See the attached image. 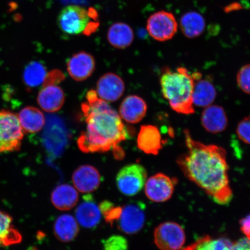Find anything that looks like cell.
<instances>
[{
    "mask_svg": "<svg viewBox=\"0 0 250 250\" xmlns=\"http://www.w3.org/2000/svg\"><path fill=\"white\" fill-rule=\"evenodd\" d=\"M90 14L85 8L68 5L62 9L58 17V24L62 32L69 35L86 33L90 24Z\"/></svg>",
    "mask_w": 250,
    "mask_h": 250,
    "instance_id": "5b68a950",
    "label": "cell"
},
{
    "mask_svg": "<svg viewBox=\"0 0 250 250\" xmlns=\"http://www.w3.org/2000/svg\"><path fill=\"white\" fill-rule=\"evenodd\" d=\"M240 229L247 238L250 239V214L240 220Z\"/></svg>",
    "mask_w": 250,
    "mask_h": 250,
    "instance_id": "d6a6232c",
    "label": "cell"
},
{
    "mask_svg": "<svg viewBox=\"0 0 250 250\" xmlns=\"http://www.w3.org/2000/svg\"><path fill=\"white\" fill-rule=\"evenodd\" d=\"M83 199L76 208V220L81 226L87 229H93L101 222L102 213L99 206L94 202L91 196H84Z\"/></svg>",
    "mask_w": 250,
    "mask_h": 250,
    "instance_id": "ac0fdd59",
    "label": "cell"
},
{
    "mask_svg": "<svg viewBox=\"0 0 250 250\" xmlns=\"http://www.w3.org/2000/svg\"><path fill=\"white\" fill-rule=\"evenodd\" d=\"M233 250H250V239L246 237L233 243Z\"/></svg>",
    "mask_w": 250,
    "mask_h": 250,
    "instance_id": "836d02e7",
    "label": "cell"
},
{
    "mask_svg": "<svg viewBox=\"0 0 250 250\" xmlns=\"http://www.w3.org/2000/svg\"><path fill=\"white\" fill-rule=\"evenodd\" d=\"M63 90L58 85L43 86L37 96V102L43 111L48 112H58L65 102Z\"/></svg>",
    "mask_w": 250,
    "mask_h": 250,
    "instance_id": "d6986e66",
    "label": "cell"
},
{
    "mask_svg": "<svg viewBox=\"0 0 250 250\" xmlns=\"http://www.w3.org/2000/svg\"><path fill=\"white\" fill-rule=\"evenodd\" d=\"M233 243L226 238L206 236L182 250H233Z\"/></svg>",
    "mask_w": 250,
    "mask_h": 250,
    "instance_id": "4316f807",
    "label": "cell"
},
{
    "mask_svg": "<svg viewBox=\"0 0 250 250\" xmlns=\"http://www.w3.org/2000/svg\"><path fill=\"white\" fill-rule=\"evenodd\" d=\"M10 215L0 211V247H7L20 243L22 237L12 224Z\"/></svg>",
    "mask_w": 250,
    "mask_h": 250,
    "instance_id": "cb8c5ba5",
    "label": "cell"
},
{
    "mask_svg": "<svg viewBox=\"0 0 250 250\" xmlns=\"http://www.w3.org/2000/svg\"><path fill=\"white\" fill-rule=\"evenodd\" d=\"M107 40L115 48L124 49L132 45L134 39L133 30L123 22L112 24L107 31Z\"/></svg>",
    "mask_w": 250,
    "mask_h": 250,
    "instance_id": "44dd1931",
    "label": "cell"
},
{
    "mask_svg": "<svg viewBox=\"0 0 250 250\" xmlns=\"http://www.w3.org/2000/svg\"><path fill=\"white\" fill-rule=\"evenodd\" d=\"M55 235L59 241L70 242L73 241L79 233L80 228L76 218L70 214L60 215L54 224Z\"/></svg>",
    "mask_w": 250,
    "mask_h": 250,
    "instance_id": "7402d4cb",
    "label": "cell"
},
{
    "mask_svg": "<svg viewBox=\"0 0 250 250\" xmlns=\"http://www.w3.org/2000/svg\"><path fill=\"white\" fill-rule=\"evenodd\" d=\"M145 207L143 203H129L123 208L118 221V228L122 232L133 234L139 232L145 226Z\"/></svg>",
    "mask_w": 250,
    "mask_h": 250,
    "instance_id": "30bf717a",
    "label": "cell"
},
{
    "mask_svg": "<svg viewBox=\"0 0 250 250\" xmlns=\"http://www.w3.org/2000/svg\"><path fill=\"white\" fill-rule=\"evenodd\" d=\"M178 24L170 12L161 11L150 16L146 21V30L149 36L160 42L170 40L176 34Z\"/></svg>",
    "mask_w": 250,
    "mask_h": 250,
    "instance_id": "ba28073f",
    "label": "cell"
},
{
    "mask_svg": "<svg viewBox=\"0 0 250 250\" xmlns=\"http://www.w3.org/2000/svg\"><path fill=\"white\" fill-rule=\"evenodd\" d=\"M147 112V104L145 100L137 95H129L122 102L120 114L124 120L129 124H137L142 121Z\"/></svg>",
    "mask_w": 250,
    "mask_h": 250,
    "instance_id": "e0dca14e",
    "label": "cell"
},
{
    "mask_svg": "<svg viewBox=\"0 0 250 250\" xmlns=\"http://www.w3.org/2000/svg\"><path fill=\"white\" fill-rule=\"evenodd\" d=\"M137 143L141 151L148 155H157L163 146L160 131L151 125L141 126Z\"/></svg>",
    "mask_w": 250,
    "mask_h": 250,
    "instance_id": "9a60e30c",
    "label": "cell"
},
{
    "mask_svg": "<svg viewBox=\"0 0 250 250\" xmlns=\"http://www.w3.org/2000/svg\"><path fill=\"white\" fill-rule=\"evenodd\" d=\"M47 74L46 68L42 62L33 61L30 62L23 73V81L29 88H35L44 82Z\"/></svg>",
    "mask_w": 250,
    "mask_h": 250,
    "instance_id": "484cf974",
    "label": "cell"
},
{
    "mask_svg": "<svg viewBox=\"0 0 250 250\" xmlns=\"http://www.w3.org/2000/svg\"><path fill=\"white\" fill-rule=\"evenodd\" d=\"M177 180L163 173L150 177L145 184V193L152 202L162 203L168 201L173 196Z\"/></svg>",
    "mask_w": 250,
    "mask_h": 250,
    "instance_id": "9c48e42d",
    "label": "cell"
},
{
    "mask_svg": "<svg viewBox=\"0 0 250 250\" xmlns=\"http://www.w3.org/2000/svg\"><path fill=\"white\" fill-rule=\"evenodd\" d=\"M154 242L161 250H180L186 242L185 231L174 222H165L156 227Z\"/></svg>",
    "mask_w": 250,
    "mask_h": 250,
    "instance_id": "52a82bcc",
    "label": "cell"
},
{
    "mask_svg": "<svg viewBox=\"0 0 250 250\" xmlns=\"http://www.w3.org/2000/svg\"><path fill=\"white\" fill-rule=\"evenodd\" d=\"M206 26L204 18L196 12H189L181 17L180 27L184 35L195 39L201 35Z\"/></svg>",
    "mask_w": 250,
    "mask_h": 250,
    "instance_id": "d4e9b609",
    "label": "cell"
},
{
    "mask_svg": "<svg viewBox=\"0 0 250 250\" xmlns=\"http://www.w3.org/2000/svg\"><path fill=\"white\" fill-rule=\"evenodd\" d=\"M102 215L107 223L112 226L115 221L120 218L123 208L115 206L113 203L108 201H103L99 205Z\"/></svg>",
    "mask_w": 250,
    "mask_h": 250,
    "instance_id": "83f0119b",
    "label": "cell"
},
{
    "mask_svg": "<svg viewBox=\"0 0 250 250\" xmlns=\"http://www.w3.org/2000/svg\"><path fill=\"white\" fill-rule=\"evenodd\" d=\"M72 180L76 189L82 193H90L98 188L101 183L99 171L93 166H81L74 171Z\"/></svg>",
    "mask_w": 250,
    "mask_h": 250,
    "instance_id": "5bb4252c",
    "label": "cell"
},
{
    "mask_svg": "<svg viewBox=\"0 0 250 250\" xmlns=\"http://www.w3.org/2000/svg\"><path fill=\"white\" fill-rule=\"evenodd\" d=\"M65 75L58 69L53 70L47 73L43 86L57 85L65 80Z\"/></svg>",
    "mask_w": 250,
    "mask_h": 250,
    "instance_id": "1f68e13d",
    "label": "cell"
},
{
    "mask_svg": "<svg viewBox=\"0 0 250 250\" xmlns=\"http://www.w3.org/2000/svg\"><path fill=\"white\" fill-rule=\"evenodd\" d=\"M184 134L187 152L177 160L181 170L218 204H227L232 199V192L226 150L193 140L188 129L184 130Z\"/></svg>",
    "mask_w": 250,
    "mask_h": 250,
    "instance_id": "6da1fadb",
    "label": "cell"
},
{
    "mask_svg": "<svg viewBox=\"0 0 250 250\" xmlns=\"http://www.w3.org/2000/svg\"><path fill=\"white\" fill-rule=\"evenodd\" d=\"M96 88L99 98L111 103L118 101L123 96L125 86L124 81L117 74L108 73L99 78Z\"/></svg>",
    "mask_w": 250,
    "mask_h": 250,
    "instance_id": "4fadbf2b",
    "label": "cell"
},
{
    "mask_svg": "<svg viewBox=\"0 0 250 250\" xmlns=\"http://www.w3.org/2000/svg\"><path fill=\"white\" fill-rule=\"evenodd\" d=\"M201 123L203 128L208 133L223 132L226 130L228 125L226 111L220 105H209L202 112Z\"/></svg>",
    "mask_w": 250,
    "mask_h": 250,
    "instance_id": "2e32d148",
    "label": "cell"
},
{
    "mask_svg": "<svg viewBox=\"0 0 250 250\" xmlns=\"http://www.w3.org/2000/svg\"><path fill=\"white\" fill-rule=\"evenodd\" d=\"M193 79V103L199 107L211 105L217 97V90L208 78H203L199 72L192 74Z\"/></svg>",
    "mask_w": 250,
    "mask_h": 250,
    "instance_id": "7c38bea8",
    "label": "cell"
},
{
    "mask_svg": "<svg viewBox=\"0 0 250 250\" xmlns=\"http://www.w3.org/2000/svg\"><path fill=\"white\" fill-rule=\"evenodd\" d=\"M18 118L23 130L27 133L39 132L45 125L44 115L36 107L23 108L19 114Z\"/></svg>",
    "mask_w": 250,
    "mask_h": 250,
    "instance_id": "603a6c76",
    "label": "cell"
},
{
    "mask_svg": "<svg viewBox=\"0 0 250 250\" xmlns=\"http://www.w3.org/2000/svg\"><path fill=\"white\" fill-rule=\"evenodd\" d=\"M79 195L76 188L69 184H61L56 187L51 194V202L61 211H68L76 206Z\"/></svg>",
    "mask_w": 250,
    "mask_h": 250,
    "instance_id": "ffe728a7",
    "label": "cell"
},
{
    "mask_svg": "<svg viewBox=\"0 0 250 250\" xmlns=\"http://www.w3.org/2000/svg\"><path fill=\"white\" fill-rule=\"evenodd\" d=\"M96 62L93 56L85 51L76 53L67 62V70L70 77L78 82L89 78L95 70Z\"/></svg>",
    "mask_w": 250,
    "mask_h": 250,
    "instance_id": "8fae6325",
    "label": "cell"
},
{
    "mask_svg": "<svg viewBox=\"0 0 250 250\" xmlns=\"http://www.w3.org/2000/svg\"><path fill=\"white\" fill-rule=\"evenodd\" d=\"M160 85L162 95L173 111L183 115L195 113L193 79L186 68L181 67L174 71L165 67L162 70Z\"/></svg>",
    "mask_w": 250,
    "mask_h": 250,
    "instance_id": "3957f363",
    "label": "cell"
},
{
    "mask_svg": "<svg viewBox=\"0 0 250 250\" xmlns=\"http://www.w3.org/2000/svg\"><path fill=\"white\" fill-rule=\"evenodd\" d=\"M17 114L8 111H0V152L17 151L24 137Z\"/></svg>",
    "mask_w": 250,
    "mask_h": 250,
    "instance_id": "277c9868",
    "label": "cell"
},
{
    "mask_svg": "<svg viewBox=\"0 0 250 250\" xmlns=\"http://www.w3.org/2000/svg\"><path fill=\"white\" fill-rule=\"evenodd\" d=\"M237 83L243 92L250 95V64L244 65L237 74Z\"/></svg>",
    "mask_w": 250,
    "mask_h": 250,
    "instance_id": "f546056e",
    "label": "cell"
},
{
    "mask_svg": "<svg viewBox=\"0 0 250 250\" xmlns=\"http://www.w3.org/2000/svg\"><path fill=\"white\" fill-rule=\"evenodd\" d=\"M104 250H128L127 240L121 235H112L103 240Z\"/></svg>",
    "mask_w": 250,
    "mask_h": 250,
    "instance_id": "f1b7e54d",
    "label": "cell"
},
{
    "mask_svg": "<svg viewBox=\"0 0 250 250\" xmlns=\"http://www.w3.org/2000/svg\"><path fill=\"white\" fill-rule=\"evenodd\" d=\"M147 173L142 165H127L119 171L116 177L117 186L124 195L133 196L143 189Z\"/></svg>",
    "mask_w": 250,
    "mask_h": 250,
    "instance_id": "8992f818",
    "label": "cell"
},
{
    "mask_svg": "<svg viewBox=\"0 0 250 250\" xmlns=\"http://www.w3.org/2000/svg\"><path fill=\"white\" fill-rule=\"evenodd\" d=\"M81 108L86 118V131L81 133L78 146L84 153L105 152L126 140V127L120 115L95 90L86 94Z\"/></svg>",
    "mask_w": 250,
    "mask_h": 250,
    "instance_id": "7a4b0ae2",
    "label": "cell"
},
{
    "mask_svg": "<svg viewBox=\"0 0 250 250\" xmlns=\"http://www.w3.org/2000/svg\"><path fill=\"white\" fill-rule=\"evenodd\" d=\"M236 133L243 143L250 145V116L240 121L236 128Z\"/></svg>",
    "mask_w": 250,
    "mask_h": 250,
    "instance_id": "4dcf8cb0",
    "label": "cell"
}]
</instances>
